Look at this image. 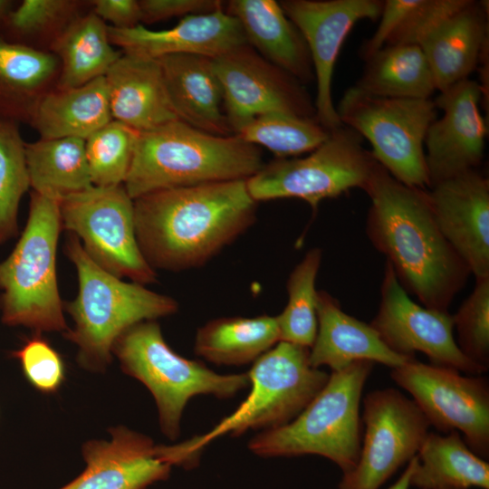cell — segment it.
Returning <instances> with one entry per match:
<instances>
[{
	"label": "cell",
	"instance_id": "obj_1",
	"mask_svg": "<svg viewBox=\"0 0 489 489\" xmlns=\"http://www.w3.org/2000/svg\"><path fill=\"white\" fill-rule=\"evenodd\" d=\"M366 233L406 292L430 309L448 311L471 272L443 235L427 189L407 186L375 162L364 187Z\"/></svg>",
	"mask_w": 489,
	"mask_h": 489
},
{
	"label": "cell",
	"instance_id": "obj_2",
	"mask_svg": "<svg viewBox=\"0 0 489 489\" xmlns=\"http://www.w3.org/2000/svg\"><path fill=\"white\" fill-rule=\"evenodd\" d=\"M139 249L154 269L205 264L255 219L246 180L157 190L133 199Z\"/></svg>",
	"mask_w": 489,
	"mask_h": 489
},
{
	"label": "cell",
	"instance_id": "obj_3",
	"mask_svg": "<svg viewBox=\"0 0 489 489\" xmlns=\"http://www.w3.org/2000/svg\"><path fill=\"white\" fill-rule=\"evenodd\" d=\"M259 147L179 120L139 132L123 186L132 199L168 188L246 180L264 166Z\"/></svg>",
	"mask_w": 489,
	"mask_h": 489
},
{
	"label": "cell",
	"instance_id": "obj_4",
	"mask_svg": "<svg viewBox=\"0 0 489 489\" xmlns=\"http://www.w3.org/2000/svg\"><path fill=\"white\" fill-rule=\"evenodd\" d=\"M64 253L73 264L78 292L63 302L73 326L63 337L78 348L82 368L103 372L112 360L116 340L132 326L176 313L177 302L145 285L126 282L97 265L84 252L77 236L68 233Z\"/></svg>",
	"mask_w": 489,
	"mask_h": 489
},
{
	"label": "cell",
	"instance_id": "obj_5",
	"mask_svg": "<svg viewBox=\"0 0 489 489\" xmlns=\"http://www.w3.org/2000/svg\"><path fill=\"white\" fill-rule=\"evenodd\" d=\"M374 365L358 360L331 371L325 386L294 419L260 432L249 441V450L261 457L320 455L342 474L351 471L361 447L362 392Z\"/></svg>",
	"mask_w": 489,
	"mask_h": 489
},
{
	"label": "cell",
	"instance_id": "obj_6",
	"mask_svg": "<svg viewBox=\"0 0 489 489\" xmlns=\"http://www.w3.org/2000/svg\"><path fill=\"white\" fill-rule=\"evenodd\" d=\"M62 230L59 201L34 191L26 225L11 254L0 262L1 321L34 333L69 327L60 296L56 254Z\"/></svg>",
	"mask_w": 489,
	"mask_h": 489
},
{
	"label": "cell",
	"instance_id": "obj_7",
	"mask_svg": "<svg viewBox=\"0 0 489 489\" xmlns=\"http://www.w3.org/2000/svg\"><path fill=\"white\" fill-rule=\"evenodd\" d=\"M251 389L229 416L208 432L174 445L186 469L195 467L202 450L214 439L248 430L266 431L294 419L321 390L330 374L311 366L309 349L279 341L257 359L248 371Z\"/></svg>",
	"mask_w": 489,
	"mask_h": 489
},
{
	"label": "cell",
	"instance_id": "obj_8",
	"mask_svg": "<svg viewBox=\"0 0 489 489\" xmlns=\"http://www.w3.org/2000/svg\"><path fill=\"white\" fill-rule=\"evenodd\" d=\"M112 355L125 374L149 390L160 429L170 440L180 435L182 415L191 398L198 395L231 398L250 385L248 372L219 374L175 352L157 321L139 322L123 332L113 344Z\"/></svg>",
	"mask_w": 489,
	"mask_h": 489
},
{
	"label": "cell",
	"instance_id": "obj_9",
	"mask_svg": "<svg viewBox=\"0 0 489 489\" xmlns=\"http://www.w3.org/2000/svg\"><path fill=\"white\" fill-rule=\"evenodd\" d=\"M336 110L342 125L369 140L372 157L393 177L429 187L424 142L437 117L434 100L374 97L350 87Z\"/></svg>",
	"mask_w": 489,
	"mask_h": 489
},
{
	"label": "cell",
	"instance_id": "obj_10",
	"mask_svg": "<svg viewBox=\"0 0 489 489\" xmlns=\"http://www.w3.org/2000/svg\"><path fill=\"white\" fill-rule=\"evenodd\" d=\"M375 162L362 138L341 125L309 155L264 164L246 179V187L255 202L298 198L316 209L324 199L362 189Z\"/></svg>",
	"mask_w": 489,
	"mask_h": 489
},
{
	"label": "cell",
	"instance_id": "obj_11",
	"mask_svg": "<svg viewBox=\"0 0 489 489\" xmlns=\"http://www.w3.org/2000/svg\"><path fill=\"white\" fill-rule=\"evenodd\" d=\"M62 229L77 236L87 255L110 274L143 285L157 282L135 232L133 199L123 185L97 187L59 202Z\"/></svg>",
	"mask_w": 489,
	"mask_h": 489
},
{
	"label": "cell",
	"instance_id": "obj_12",
	"mask_svg": "<svg viewBox=\"0 0 489 489\" xmlns=\"http://www.w3.org/2000/svg\"><path fill=\"white\" fill-rule=\"evenodd\" d=\"M390 378L412 397L430 426L457 431L479 457L489 458V380L416 358L393 368Z\"/></svg>",
	"mask_w": 489,
	"mask_h": 489
},
{
	"label": "cell",
	"instance_id": "obj_13",
	"mask_svg": "<svg viewBox=\"0 0 489 489\" xmlns=\"http://www.w3.org/2000/svg\"><path fill=\"white\" fill-rule=\"evenodd\" d=\"M365 426L360 458L338 489H379L415 457L431 427L417 404L400 390L375 389L361 401Z\"/></svg>",
	"mask_w": 489,
	"mask_h": 489
},
{
	"label": "cell",
	"instance_id": "obj_14",
	"mask_svg": "<svg viewBox=\"0 0 489 489\" xmlns=\"http://www.w3.org/2000/svg\"><path fill=\"white\" fill-rule=\"evenodd\" d=\"M213 62L223 89L224 113L234 134L264 114L315 117L314 102L304 84L248 43L213 59Z\"/></svg>",
	"mask_w": 489,
	"mask_h": 489
},
{
	"label": "cell",
	"instance_id": "obj_15",
	"mask_svg": "<svg viewBox=\"0 0 489 489\" xmlns=\"http://www.w3.org/2000/svg\"><path fill=\"white\" fill-rule=\"evenodd\" d=\"M369 324L398 354L414 357L419 351L434 365L453 368L468 375L485 373L459 350L454 337L452 314L413 301L388 262L379 310Z\"/></svg>",
	"mask_w": 489,
	"mask_h": 489
},
{
	"label": "cell",
	"instance_id": "obj_16",
	"mask_svg": "<svg viewBox=\"0 0 489 489\" xmlns=\"http://www.w3.org/2000/svg\"><path fill=\"white\" fill-rule=\"evenodd\" d=\"M286 16L302 34L310 52L317 120L329 130L342 125L332 101V78L337 57L352 27L360 20L379 18L380 0H283Z\"/></svg>",
	"mask_w": 489,
	"mask_h": 489
},
{
	"label": "cell",
	"instance_id": "obj_17",
	"mask_svg": "<svg viewBox=\"0 0 489 489\" xmlns=\"http://www.w3.org/2000/svg\"><path fill=\"white\" fill-rule=\"evenodd\" d=\"M482 98L479 82L465 79L434 100L443 115L431 123L424 142L429 187L480 165L487 136Z\"/></svg>",
	"mask_w": 489,
	"mask_h": 489
},
{
	"label": "cell",
	"instance_id": "obj_18",
	"mask_svg": "<svg viewBox=\"0 0 489 489\" xmlns=\"http://www.w3.org/2000/svg\"><path fill=\"white\" fill-rule=\"evenodd\" d=\"M427 192L440 231L471 274L489 277V179L471 169Z\"/></svg>",
	"mask_w": 489,
	"mask_h": 489
},
{
	"label": "cell",
	"instance_id": "obj_19",
	"mask_svg": "<svg viewBox=\"0 0 489 489\" xmlns=\"http://www.w3.org/2000/svg\"><path fill=\"white\" fill-rule=\"evenodd\" d=\"M109 432L110 440L83 444L85 469L60 489H148L168 478L172 466L150 437L123 426Z\"/></svg>",
	"mask_w": 489,
	"mask_h": 489
},
{
	"label": "cell",
	"instance_id": "obj_20",
	"mask_svg": "<svg viewBox=\"0 0 489 489\" xmlns=\"http://www.w3.org/2000/svg\"><path fill=\"white\" fill-rule=\"evenodd\" d=\"M109 38L122 52L153 59L172 54L218 58L247 43L236 18L224 6L211 13L183 17L172 28L150 30L142 24L118 29L108 25Z\"/></svg>",
	"mask_w": 489,
	"mask_h": 489
},
{
	"label": "cell",
	"instance_id": "obj_21",
	"mask_svg": "<svg viewBox=\"0 0 489 489\" xmlns=\"http://www.w3.org/2000/svg\"><path fill=\"white\" fill-rule=\"evenodd\" d=\"M104 78L112 120L139 132L178 120L158 59L122 52Z\"/></svg>",
	"mask_w": 489,
	"mask_h": 489
},
{
	"label": "cell",
	"instance_id": "obj_22",
	"mask_svg": "<svg viewBox=\"0 0 489 489\" xmlns=\"http://www.w3.org/2000/svg\"><path fill=\"white\" fill-rule=\"evenodd\" d=\"M316 310L317 333L309 349L313 368L327 366L339 371L355 361L369 360L393 369L415 358L390 350L370 324L346 313L325 291L317 292Z\"/></svg>",
	"mask_w": 489,
	"mask_h": 489
},
{
	"label": "cell",
	"instance_id": "obj_23",
	"mask_svg": "<svg viewBox=\"0 0 489 489\" xmlns=\"http://www.w3.org/2000/svg\"><path fill=\"white\" fill-rule=\"evenodd\" d=\"M439 92L469 79L488 50V2L468 0L418 45Z\"/></svg>",
	"mask_w": 489,
	"mask_h": 489
},
{
	"label": "cell",
	"instance_id": "obj_24",
	"mask_svg": "<svg viewBox=\"0 0 489 489\" xmlns=\"http://www.w3.org/2000/svg\"><path fill=\"white\" fill-rule=\"evenodd\" d=\"M177 119L213 135L234 134L223 110V89L213 59L172 54L158 59Z\"/></svg>",
	"mask_w": 489,
	"mask_h": 489
},
{
	"label": "cell",
	"instance_id": "obj_25",
	"mask_svg": "<svg viewBox=\"0 0 489 489\" xmlns=\"http://www.w3.org/2000/svg\"><path fill=\"white\" fill-rule=\"evenodd\" d=\"M224 10L236 18L247 43L302 84L314 80L307 44L275 0H231Z\"/></svg>",
	"mask_w": 489,
	"mask_h": 489
},
{
	"label": "cell",
	"instance_id": "obj_26",
	"mask_svg": "<svg viewBox=\"0 0 489 489\" xmlns=\"http://www.w3.org/2000/svg\"><path fill=\"white\" fill-rule=\"evenodd\" d=\"M111 120L104 76L79 87L48 93L34 113V127L45 139L85 140Z\"/></svg>",
	"mask_w": 489,
	"mask_h": 489
},
{
	"label": "cell",
	"instance_id": "obj_27",
	"mask_svg": "<svg viewBox=\"0 0 489 489\" xmlns=\"http://www.w3.org/2000/svg\"><path fill=\"white\" fill-rule=\"evenodd\" d=\"M410 486L417 489H489V464L457 431L429 432L417 454Z\"/></svg>",
	"mask_w": 489,
	"mask_h": 489
},
{
	"label": "cell",
	"instance_id": "obj_28",
	"mask_svg": "<svg viewBox=\"0 0 489 489\" xmlns=\"http://www.w3.org/2000/svg\"><path fill=\"white\" fill-rule=\"evenodd\" d=\"M279 341L276 316L221 317L197 330L194 351L216 365L239 366L254 363Z\"/></svg>",
	"mask_w": 489,
	"mask_h": 489
},
{
	"label": "cell",
	"instance_id": "obj_29",
	"mask_svg": "<svg viewBox=\"0 0 489 489\" xmlns=\"http://www.w3.org/2000/svg\"><path fill=\"white\" fill-rule=\"evenodd\" d=\"M361 77L352 87L374 97L430 99L434 78L418 45H386L365 60Z\"/></svg>",
	"mask_w": 489,
	"mask_h": 489
},
{
	"label": "cell",
	"instance_id": "obj_30",
	"mask_svg": "<svg viewBox=\"0 0 489 489\" xmlns=\"http://www.w3.org/2000/svg\"><path fill=\"white\" fill-rule=\"evenodd\" d=\"M33 191L58 200L93 186L85 154V140L77 138L40 139L25 143Z\"/></svg>",
	"mask_w": 489,
	"mask_h": 489
},
{
	"label": "cell",
	"instance_id": "obj_31",
	"mask_svg": "<svg viewBox=\"0 0 489 489\" xmlns=\"http://www.w3.org/2000/svg\"><path fill=\"white\" fill-rule=\"evenodd\" d=\"M62 61L60 89H70L103 77L122 52L112 47L108 25L93 13L73 20L54 43Z\"/></svg>",
	"mask_w": 489,
	"mask_h": 489
},
{
	"label": "cell",
	"instance_id": "obj_32",
	"mask_svg": "<svg viewBox=\"0 0 489 489\" xmlns=\"http://www.w3.org/2000/svg\"><path fill=\"white\" fill-rule=\"evenodd\" d=\"M468 0H386L379 24L360 48L365 61L386 45H419L425 36Z\"/></svg>",
	"mask_w": 489,
	"mask_h": 489
},
{
	"label": "cell",
	"instance_id": "obj_33",
	"mask_svg": "<svg viewBox=\"0 0 489 489\" xmlns=\"http://www.w3.org/2000/svg\"><path fill=\"white\" fill-rule=\"evenodd\" d=\"M322 252L310 249L289 274L286 290L287 304L276 316L280 341L310 349L317 333L316 278L321 267Z\"/></svg>",
	"mask_w": 489,
	"mask_h": 489
},
{
	"label": "cell",
	"instance_id": "obj_34",
	"mask_svg": "<svg viewBox=\"0 0 489 489\" xmlns=\"http://www.w3.org/2000/svg\"><path fill=\"white\" fill-rule=\"evenodd\" d=\"M331 131L315 117L269 113L256 117L236 135L250 144L266 148L276 158H288L314 150Z\"/></svg>",
	"mask_w": 489,
	"mask_h": 489
},
{
	"label": "cell",
	"instance_id": "obj_35",
	"mask_svg": "<svg viewBox=\"0 0 489 489\" xmlns=\"http://www.w3.org/2000/svg\"><path fill=\"white\" fill-rule=\"evenodd\" d=\"M30 187L25 143L16 125L0 119V244L18 235V210Z\"/></svg>",
	"mask_w": 489,
	"mask_h": 489
},
{
	"label": "cell",
	"instance_id": "obj_36",
	"mask_svg": "<svg viewBox=\"0 0 489 489\" xmlns=\"http://www.w3.org/2000/svg\"><path fill=\"white\" fill-rule=\"evenodd\" d=\"M139 132L111 120L85 139V154L93 186L123 185Z\"/></svg>",
	"mask_w": 489,
	"mask_h": 489
},
{
	"label": "cell",
	"instance_id": "obj_37",
	"mask_svg": "<svg viewBox=\"0 0 489 489\" xmlns=\"http://www.w3.org/2000/svg\"><path fill=\"white\" fill-rule=\"evenodd\" d=\"M57 66L56 55L0 37V96L18 97L38 89Z\"/></svg>",
	"mask_w": 489,
	"mask_h": 489
},
{
	"label": "cell",
	"instance_id": "obj_38",
	"mask_svg": "<svg viewBox=\"0 0 489 489\" xmlns=\"http://www.w3.org/2000/svg\"><path fill=\"white\" fill-rule=\"evenodd\" d=\"M452 318L459 350L486 372L489 369V277L475 279L472 292Z\"/></svg>",
	"mask_w": 489,
	"mask_h": 489
},
{
	"label": "cell",
	"instance_id": "obj_39",
	"mask_svg": "<svg viewBox=\"0 0 489 489\" xmlns=\"http://www.w3.org/2000/svg\"><path fill=\"white\" fill-rule=\"evenodd\" d=\"M26 380L43 394L56 392L65 379V366L60 353L41 333H34L12 351Z\"/></svg>",
	"mask_w": 489,
	"mask_h": 489
},
{
	"label": "cell",
	"instance_id": "obj_40",
	"mask_svg": "<svg viewBox=\"0 0 489 489\" xmlns=\"http://www.w3.org/2000/svg\"><path fill=\"white\" fill-rule=\"evenodd\" d=\"M72 5V2L64 0H24L9 14L10 24L25 34L39 32L56 22Z\"/></svg>",
	"mask_w": 489,
	"mask_h": 489
},
{
	"label": "cell",
	"instance_id": "obj_41",
	"mask_svg": "<svg viewBox=\"0 0 489 489\" xmlns=\"http://www.w3.org/2000/svg\"><path fill=\"white\" fill-rule=\"evenodd\" d=\"M141 22L153 24L173 17L214 12L224 6L217 0H141Z\"/></svg>",
	"mask_w": 489,
	"mask_h": 489
},
{
	"label": "cell",
	"instance_id": "obj_42",
	"mask_svg": "<svg viewBox=\"0 0 489 489\" xmlns=\"http://www.w3.org/2000/svg\"><path fill=\"white\" fill-rule=\"evenodd\" d=\"M93 14L118 29L131 28L141 22V10L136 0H95Z\"/></svg>",
	"mask_w": 489,
	"mask_h": 489
},
{
	"label": "cell",
	"instance_id": "obj_43",
	"mask_svg": "<svg viewBox=\"0 0 489 489\" xmlns=\"http://www.w3.org/2000/svg\"><path fill=\"white\" fill-rule=\"evenodd\" d=\"M417 462V455L413 457L406 466L399 478L388 489H410V478Z\"/></svg>",
	"mask_w": 489,
	"mask_h": 489
},
{
	"label": "cell",
	"instance_id": "obj_44",
	"mask_svg": "<svg viewBox=\"0 0 489 489\" xmlns=\"http://www.w3.org/2000/svg\"><path fill=\"white\" fill-rule=\"evenodd\" d=\"M10 6V2L5 0H0V18L6 13Z\"/></svg>",
	"mask_w": 489,
	"mask_h": 489
},
{
	"label": "cell",
	"instance_id": "obj_45",
	"mask_svg": "<svg viewBox=\"0 0 489 489\" xmlns=\"http://www.w3.org/2000/svg\"><path fill=\"white\" fill-rule=\"evenodd\" d=\"M442 489H457V488H442Z\"/></svg>",
	"mask_w": 489,
	"mask_h": 489
}]
</instances>
